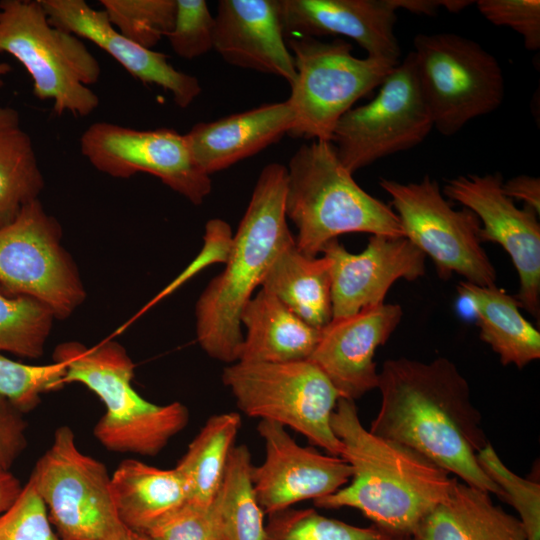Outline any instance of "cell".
Masks as SVG:
<instances>
[{
  "label": "cell",
  "instance_id": "cell-11",
  "mask_svg": "<svg viewBox=\"0 0 540 540\" xmlns=\"http://www.w3.org/2000/svg\"><path fill=\"white\" fill-rule=\"evenodd\" d=\"M61 238L60 224L39 199L0 227V288L37 300L55 319L69 317L86 295Z\"/></svg>",
  "mask_w": 540,
  "mask_h": 540
},
{
  "label": "cell",
  "instance_id": "cell-35",
  "mask_svg": "<svg viewBox=\"0 0 540 540\" xmlns=\"http://www.w3.org/2000/svg\"><path fill=\"white\" fill-rule=\"evenodd\" d=\"M484 472L500 487L518 512L528 540H540V484L512 472L488 442L476 455Z\"/></svg>",
  "mask_w": 540,
  "mask_h": 540
},
{
  "label": "cell",
  "instance_id": "cell-31",
  "mask_svg": "<svg viewBox=\"0 0 540 540\" xmlns=\"http://www.w3.org/2000/svg\"><path fill=\"white\" fill-rule=\"evenodd\" d=\"M54 319L52 312L37 300L14 296L0 288V352L40 357Z\"/></svg>",
  "mask_w": 540,
  "mask_h": 540
},
{
  "label": "cell",
  "instance_id": "cell-13",
  "mask_svg": "<svg viewBox=\"0 0 540 540\" xmlns=\"http://www.w3.org/2000/svg\"><path fill=\"white\" fill-rule=\"evenodd\" d=\"M379 87L370 102L348 110L333 131L331 142L352 174L381 158L419 145L434 128L412 51Z\"/></svg>",
  "mask_w": 540,
  "mask_h": 540
},
{
  "label": "cell",
  "instance_id": "cell-38",
  "mask_svg": "<svg viewBox=\"0 0 540 540\" xmlns=\"http://www.w3.org/2000/svg\"><path fill=\"white\" fill-rule=\"evenodd\" d=\"M144 535L150 540H224L212 506L190 501Z\"/></svg>",
  "mask_w": 540,
  "mask_h": 540
},
{
  "label": "cell",
  "instance_id": "cell-25",
  "mask_svg": "<svg viewBox=\"0 0 540 540\" xmlns=\"http://www.w3.org/2000/svg\"><path fill=\"white\" fill-rule=\"evenodd\" d=\"M111 491L121 522L142 534L189 501L188 485L176 468L161 469L137 459L118 465Z\"/></svg>",
  "mask_w": 540,
  "mask_h": 540
},
{
  "label": "cell",
  "instance_id": "cell-28",
  "mask_svg": "<svg viewBox=\"0 0 540 540\" xmlns=\"http://www.w3.org/2000/svg\"><path fill=\"white\" fill-rule=\"evenodd\" d=\"M44 188L32 139L19 112L0 105V227L10 222Z\"/></svg>",
  "mask_w": 540,
  "mask_h": 540
},
{
  "label": "cell",
  "instance_id": "cell-22",
  "mask_svg": "<svg viewBox=\"0 0 540 540\" xmlns=\"http://www.w3.org/2000/svg\"><path fill=\"white\" fill-rule=\"evenodd\" d=\"M294 123L293 110L285 100L199 122L185 137L195 163L210 176L278 142Z\"/></svg>",
  "mask_w": 540,
  "mask_h": 540
},
{
  "label": "cell",
  "instance_id": "cell-37",
  "mask_svg": "<svg viewBox=\"0 0 540 540\" xmlns=\"http://www.w3.org/2000/svg\"><path fill=\"white\" fill-rule=\"evenodd\" d=\"M0 540H63L29 480L15 503L0 516Z\"/></svg>",
  "mask_w": 540,
  "mask_h": 540
},
{
  "label": "cell",
  "instance_id": "cell-5",
  "mask_svg": "<svg viewBox=\"0 0 540 540\" xmlns=\"http://www.w3.org/2000/svg\"><path fill=\"white\" fill-rule=\"evenodd\" d=\"M53 361L64 366L65 384L80 383L103 402L105 413L93 434L110 451L156 456L189 422L182 403L154 404L134 389V363L115 341L93 348L64 342L55 348Z\"/></svg>",
  "mask_w": 540,
  "mask_h": 540
},
{
  "label": "cell",
  "instance_id": "cell-2",
  "mask_svg": "<svg viewBox=\"0 0 540 540\" xmlns=\"http://www.w3.org/2000/svg\"><path fill=\"white\" fill-rule=\"evenodd\" d=\"M331 427L352 468L351 482L315 506L355 508L392 538L412 537L447 498L454 478L419 452L366 429L353 400H338Z\"/></svg>",
  "mask_w": 540,
  "mask_h": 540
},
{
  "label": "cell",
  "instance_id": "cell-29",
  "mask_svg": "<svg viewBox=\"0 0 540 540\" xmlns=\"http://www.w3.org/2000/svg\"><path fill=\"white\" fill-rule=\"evenodd\" d=\"M241 426L236 412L212 415L176 465L189 489V501L209 506L221 485Z\"/></svg>",
  "mask_w": 540,
  "mask_h": 540
},
{
  "label": "cell",
  "instance_id": "cell-8",
  "mask_svg": "<svg viewBox=\"0 0 540 540\" xmlns=\"http://www.w3.org/2000/svg\"><path fill=\"white\" fill-rule=\"evenodd\" d=\"M296 78L287 99L295 117L294 137L332 141L334 128L354 103L380 86L399 63L352 54L341 39L290 38Z\"/></svg>",
  "mask_w": 540,
  "mask_h": 540
},
{
  "label": "cell",
  "instance_id": "cell-30",
  "mask_svg": "<svg viewBox=\"0 0 540 540\" xmlns=\"http://www.w3.org/2000/svg\"><path fill=\"white\" fill-rule=\"evenodd\" d=\"M251 454L246 445L234 446L212 509L224 540H266V523L252 478Z\"/></svg>",
  "mask_w": 540,
  "mask_h": 540
},
{
  "label": "cell",
  "instance_id": "cell-32",
  "mask_svg": "<svg viewBox=\"0 0 540 540\" xmlns=\"http://www.w3.org/2000/svg\"><path fill=\"white\" fill-rule=\"evenodd\" d=\"M266 540H393L376 526L359 527L312 508H288L269 515Z\"/></svg>",
  "mask_w": 540,
  "mask_h": 540
},
{
  "label": "cell",
  "instance_id": "cell-47",
  "mask_svg": "<svg viewBox=\"0 0 540 540\" xmlns=\"http://www.w3.org/2000/svg\"><path fill=\"white\" fill-rule=\"evenodd\" d=\"M393 540H414L412 537H405V538H393Z\"/></svg>",
  "mask_w": 540,
  "mask_h": 540
},
{
  "label": "cell",
  "instance_id": "cell-15",
  "mask_svg": "<svg viewBox=\"0 0 540 540\" xmlns=\"http://www.w3.org/2000/svg\"><path fill=\"white\" fill-rule=\"evenodd\" d=\"M501 173L461 175L446 181L443 194L476 214L479 240L497 243L509 254L519 277V307L539 319L540 224L538 214L518 208L502 191Z\"/></svg>",
  "mask_w": 540,
  "mask_h": 540
},
{
  "label": "cell",
  "instance_id": "cell-24",
  "mask_svg": "<svg viewBox=\"0 0 540 540\" xmlns=\"http://www.w3.org/2000/svg\"><path fill=\"white\" fill-rule=\"evenodd\" d=\"M246 327L238 361L284 363L308 360L321 329L315 328L261 289L241 314Z\"/></svg>",
  "mask_w": 540,
  "mask_h": 540
},
{
  "label": "cell",
  "instance_id": "cell-10",
  "mask_svg": "<svg viewBox=\"0 0 540 540\" xmlns=\"http://www.w3.org/2000/svg\"><path fill=\"white\" fill-rule=\"evenodd\" d=\"M28 480L63 540H115L126 527L105 465L80 451L69 426L56 429Z\"/></svg>",
  "mask_w": 540,
  "mask_h": 540
},
{
  "label": "cell",
  "instance_id": "cell-27",
  "mask_svg": "<svg viewBox=\"0 0 540 540\" xmlns=\"http://www.w3.org/2000/svg\"><path fill=\"white\" fill-rule=\"evenodd\" d=\"M457 290L473 306L480 339L504 366L522 369L540 358V332L520 313L514 296L496 285L479 286L465 280Z\"/></svg>",
  "mask_w": 540,
  "mask_h": 540
},
{
  "label": "cell",
  "instance_id": "cell-23",
  "mask_svg": "<svg viewBox=\"0 0 540 540\" xmlns=\"http://www.w3.org/2000/svg\"><path fill=\"white\" fill-rule=\"evenodd\" d=\"M414 540H528L519 518L490 493L454 478L447 498L415 530Z\"/></svg>",
  "mask_w": 540,
  "mask_h": 540
},
{
  "label": "cell",
  "instance_id": "cell-45",
  "mask_svg": "<svg viewBox=\"0 0 540 540\" xmlns=\"http://www.w3.org/2000/svg\"><path fill=\"white\" fill-rule=\"evenodd\" d=\"M115 540H150L146 535L133 531L127 527L119 534Z\"/></svg>",
  "mask_w": 540,
  "mask_h": 540
},
{
  "label": "cell",
  "instance_id": "cell-16",
  "mask_svg": "<svg viewBox=\"0 0 540 540\" xmlns=\"http://www.w3.org/2000/svg\"><path fill=\"white\" fill-rule=\"evenodd\" d=\"M257 431L265 443V459L253 465L251 478L268 516L330 495L350 481L352 468L345 459L299 445L281 424L260 420Z\"/></svg>",
  "mask_w": 540,
  "mask_h": 540
},
{
  "label": "cell",
  "instance_id": "cell-17",
  "mask_svg": "<svg viewBox=\"0 0 540 540\" xmlns=\"http://www.w3.org/2000/svg\"><path fill=\"white\" fill-rule=\"evenodd\" d=\"M321 253L331 261L332 318L384 303L397 280L413 281L425 274L426 256L406 237L372 235L357 254L334 239Z\"/></svg>",
  "mask_w": 540,
  "mask_h": 540
},
{
  "label": "cell",
  "instance_id": "cell-40",
  "mask_svg": "<svg viewBox=\"0 0 540 540\" xmlns=\"http://www.w3.org/2000/svg\"><path fill=\"white\" fill-rule=\"evenodd\" d=\"M230 226L221 219H211L207 222L204 235V247L193 262L173 280L164 290H162L148 305L150 307L161 298L169 295L204 266L211 262L225 263L228 254L214 253L222 250H229L232 242ZM145 307V309L147 308Z\"/></svg>",
  "mask_w": 540,
  "mask_h": 540
},
{
  "label": "cell",
  "instance_id": "cell-36",
  "mask_svg": "<svg viewBox=\"0 0 540 540\" xmlns=\"http://www.w3.org/2000/svg\"><path fill=\"white\" fill-rule=\"evenodd\" d=\"M215 18L204 0H176L174 25L166 36L172 50L194 59L213 49Z\"/></svg>",
  "mask_w": 540,
  "mask_h": 540
},
{
  "label": "cell",
  "instance_id": "cell-3",
  "mask_svg": "<svg viewBox=\"0 0 540 540\" xmlns=\"http://www.w3.org/2000/svg\"><path fill=\"white\" fill-rule=\"evenodd\" d=\"M286 185V166L269 163L262 169L232 237L225 268L197 300V341L215 360L238 361L244 336L242 311L277 253L294 238L287 224Z\"/></svg>",
  "mask_w": 540,
  "mask_h": 540
},
{
  "label": "cell",
  "instance_id": "cell-12",
  "mask_svg": "<svg viewBox=\"0 0 540 540\" xmlns=\"http://www.w3.org/2000/svg\"><path fill=\"white\" fill-rule=\"evenodd\" d=\"M379 184L391 197L405 237L433 260L440 278L457 273L472 284L496 285V270L479 240L481 223L474 212L453 209L428 175L410 183L382 178Z\"/></svg>",
  "mask_w": 540,
  "mask_h": 540
},
{
  "label": "cell",
  "instance_id": "cell-18",
  "mask_svg": "<svg viewBox=\"0 0 540 540\" xmlns=\"http://www.w3.org/2000/svg\"><path fill=\"white\" fill-rule=\"evenodd\" d=\"M402 315L400 305L380 303L332 318L321 329L308 360L326 375L342 398L355 401L377 388L375 352L390 338Z\"/></svg>",
  "mask_w": 540,
  "mask_h": 540
},
{
  "label": "cell",
  "instance_id": "cell-6",
  "mask_svg": "<svg viewBox=\"0 0 540 540\" xmlns=\"http://www.w3.org/2000/svg\"><path fill=\"white\" fill-rule=\"evenodd\" d=\"M0 53L22 64L35 97L52 101L58 116L86 117L98 107L89 87L100 78L98 60L79 37L49 22L39 0L0 1Z\"/></svg>",
  "mask_w": 540,
  "mask_h": 540
},
{
  "label": "cell",
  "instance_id": "cell-9",
  "mask_svg": "<svg viewBox=\"0 0 540 540\" xmlns=\"http://www.w3.org/2000/svg\"><path fill=\"white\" fill-rule=\"evenodd\" d=\"M413 46L419 87L440 134L452 136L502 104L501 66L476 41L454 33H421Z\"/></svg>",
  "mask_w": 540,
  "mask_h": 540
},
{
  "label": "cell",
  "instance_id": "cell-42",
  "mask_svg": "<svg viewBox=\"0 0 540 540\" xmlns=\"http://www.w3.org/2000/svg\"><path fill=\"white\" fill-rule=\"evenodd\" d=\"M503 193L512 200H520L524 207L540 213V179L528 175H519L502 184Z\"/></svg>",
  "mask_w": 540,
  "mask_h": 540
},
{
  "label": "cell",
  "instance_id": "cell-20",
  "mask_svg": "<svg viewBox=\"0 0 540 540\" xmlns=\"http://www.w3.org/2000/svg\"><path fill=\"white\" fill-rule=\"evenodd\" d=\"M279 6L285 38L344 36L369 57L400 61L390 0H279Z\"/></svg>",
  "mask_w": 540,
  "mask_h": 540
},
{
  "label": "cell",
  "instance_id": "cell-34",
  "mask_svg": "<svg viewBox=\"0 0 540 540\" xmlns=\"http://www.w3.org/2000/svg\"><path fill=\"white\" fill-rule=\"evenodd\" d=\"M64 375V366L55 361L30 365L0 354V396L23 414L36 409L44 393L61 389Z\"/></svg>",
  "mask_w": 540,
  "mask_h": 540
},
{
  "label": "cell",
  "instance_id": "cell-1",
  "mask_svg": "<svg viewBox=\"0 0 540 540\" xmlns=\"http://www.w3.org/2000/svg\"><path fill=\"white\" fill-rule=\"evenodd\" d=\"M381 402L369 431L419 452L469 486L503 498L477 453L488 443L468 381L449 359L386 360L378 373Z\"/></svg>",
  "mask_w": 540,
  "mask_h": 540
},
{
  "label": "cell",
  "instance_id": "cell-21",
  "mask_svg": "<svg viewBox=\"0 0 540 540\" xmlns=\"http://www.w3.org/2000/svg\"><path fill=\"white\" fill-rule=\"evenodd\" d=\"M213 49L229 64L281 77L296 69L281 22L279 0H220Z\"/></svg>",
  "mask_w": 540,
  "mask_h": 540
},
{
  "label": "cell",
  "instance_id": "cell-33",
  "mask_svg": "<svg viewBox=\"0 0 540 540\" xmlns=\"http://www.w3.org/2000/svg\"><path fill=\"white\" fill-rule=\"evenodd\" d=\"M112 26L124 37L152 49L173 28L176 0H100Z\"/></svg>",
  "mask_w": 540,
  "mask_h": 540
},
{
  "label": "cell",
  "instance_id": "cell-39",
  "mask_svg": "<svg viewBox=\"0 0 540 540\" xmlns=\"http://www.w3.org/2000/svg\"><path fill=\"white\" fill-rule=\"evenodd\" d=\"M476 6L492 24L509 27L521 35L527 50H539V0H479Z\"/></svg>",
  "mask_w": 540,
  "mask_h": 540
},
{
  "label": "cell",
  "instance_id": "cell-4",
  "mask_svg": "<svg viewBox=\"0 0 540 540\" xmlns=\"http://www.w3.org/2000/svg\"><path fill=\"white\" fill-rule=\"evenodd\" d=\"M286 168V216L297 228L295 243L305 255L316 257L345 233L405 237L393 209L355 182L331 141L301 145Z\"/></svg>",
  "mask_w": 540,
  "mask_h": 540
},
{
  "label": "cell",
  "instance_id": "cell-44",
  "mask_svg": "<svg viewBox=\"0 0 540 540\" xmlns=\"http://www.w3.org/2000/svg\"><path fill=\"white\" fill-rule=\"evenodd\" d=\"M23 486L10 469L0 468V516L17 500Z\"/></svg>",
  "mask_w": 540,
  "mask_h": 540
},
{
  "label": "cell",
  "instance_id": "cell-41",
  "mask_svg": "<svg viewBox=\"0 0 540 540\" xmlns=\"http://www.w3.org/2000/svg\"><path fill=\"white\" fill-rule=\"evenodd\" d=\"M24 414L0 396V468L10 469L27 447Z\"/></svg>",
  "mask_w": 540,
  "mask_h": 540
},
{
  "label": "cell",
  "instance_id": "cell-7",
  "mask_svg": "<svg viewBox=\"0 0 540 540\" xmlns=\"http://www.w3.org/2000/svg\"><path fill=\"white\" fill-rule=\"evenodd\" d=\"M221 377L244 414L289 427L341 457L343 446L332 430L331 416L342 397L311 361H236Z\"/></svg>",
  "mask_w": 540,
  "mask_h": 540
},
{
  "label": "cell",
  "instance_id": "cell-43",
  "mask_svg": "<svg viewBox=\"0 0 540 540\" xmlns=\"http://www.w3.org/2000/svg\"><path fill=\"white\" fill-rule=\"evenodd\" d=\"M393 7L404 9L409 12L433 16L438 9L443 7L449 12L457 13L473 4V1L465 0H390Z\"/></svg>",
  "mask_w": 540,
  "mask_h": 540
},
{
  "label": "cell",
  "instance_id": "cell-26",
  "mask_svg": "<svg viewBox=\"0 0 540 540\" xmlns=\"http://www.w3.org/2000/svg\"><path fill=\"white\" fill-rule=\"evenodd\" d=\"M330 268L328 257L305 255L293 238L277 253L261 286L306 323L322 329L332 319Z\"/></svg>",
  "mask_w": 540,
  "mask_h": 540
},
{
  "label": "cell",
  "instance_id": "cell-46",
  "mask_svg": "<svg viewBox=\"0 0 540 540\" xmlns=\"http://www.w3.org/2000/svg\"><path fill=\"white\" fill-rule=\"evenodd\" d=\"M12 68L9 63L0 61V87L4 85V77L11 72Z\"/></svg>",
  "mask_w": 540,
  "mask_h": 540
},
{
  "label": "cell",
  "instance_id": "cell-19",
  "mask_svg": "<svg viewBox=\"0 0 540 540\" xmlns=\"http://www.w3.org/2000/svg\"><path fill=\"white\" fill-rule=\"evenodd\" d=\"M49 22L84 38L112 56L135 79L168 91L180 108L188 107L201 93L199 80L174 68L168 56L147 49L120 34L104 10L84 0H39Z\"/></svg>",
  "mask_w": 540,
  "mask_h": 540
},
{
  "label": "cell",
  "instance_id": "cell-14",
  "mask_svg": "<svg viewBox=\"0 0 540 540\" xmlns=\"http://www.w3.org/2000/svg\"><path fill=\"white\" fill-rule=\"evenodd\" d=\"M82 155L98 171L116 178L148 173L200 205L212 189L195 163L185 134L167 128L137 130L115 123L91 124L80 138Z\"/></svg>",
  "mask_w": 540,
  "mask_h": 540
}]
</instances>
